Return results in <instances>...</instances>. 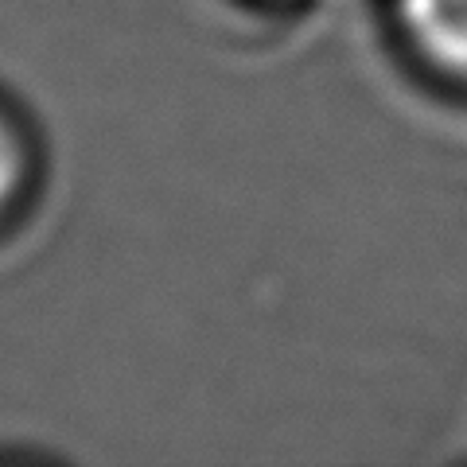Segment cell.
<instances>
[{"label":"cell","mask_w":467,"mask_h":467,"mask_svg":"<svg viewBox=\"0 0 467 467\" xmlns=\"http://www.w3.org/2000/svg\"><path fill=\"white\" fill-rule=\"evenodd\" d=\"M401 20L436 67L467 78V0H401Z\"/></svg>","instance_id":"cell-1"},{"label":"cell","mask_w":467,"mask_h":467,"mask_svg":"<svg viewBox=\"0 0 467 467\" xmlns=\"http://www.w3.org/2000/svg\"><path fill=\"white\" fill-rule=\"evenodd\" d=\"M24 180V152L16 137H12V129L0 121V211L8 207V199L16 195V187Z\"/></svg>","instance_id":"cell-2"}]
</instances>
